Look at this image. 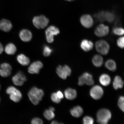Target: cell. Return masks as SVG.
<instances>
[{
  "label": "cell",
  "instance_id": "2",
  "mask_svg": "<svg viewBox=\"0 0 124 124\" xmlns=\"http://www.w3.org/2000/svg\"><path fill=\"white\" fill-rule=\"evenodd\" d=\"M111 117V113L109 110L102 108L99 110L97 113V122L100 124H107Z\"/></svg>",
  "mask_w": 124,
  "mask_h": 124
},
{
  "label": "cell",
  "instance_id": "35",
  "mask_svg": "<svg viewBox=\"0 0 124 124\" xmlns=\"http://www.w3.org/2000/svg\"><path fill=\"white\" fill-rule=\"evenodd\" d=\"M56 94L59 98L61 99V100L63 98L64 96H63V93H62L61 91H57Z\"/></svg>",
  "mask_w": 124,
  "mask_h": 124
},
{
  "label": "cell",
  "instance_id": "11",
  "mask_svg": "<svg viewBox=\"0 0 124 124\" xmlns=\"http://www.w3.org/2000/svg\"><path fill=\"white\" fill-rule=\"evenodd\" d=\"M103 94V91L102 88L100 86L96 85L91 90L90 94L93 99L98 100L101 98Z\"/></svg>",
  "mask_w": 124,
  "mask_h": 124
},
{
  "label": "cell",
  "instance_id": "16",
  "mask_svg": "<svg viewBox=\"0 0 124 124\" xmlns=\"http://www.w3.org/2000/svg\"><path fill=\"white\" fill-rule=\"evenodd\" d=\"M94 46L92 41L87 39H84L80 43L81 49L85 52H88L92 50Z\"/></svg>",
  "mask_w": 124,
  "mask_h": 124
},
{
  "label": "cell",
  "instance_id": "40",
  "mask_svg": "<svg viewBox=\"0 0 124 124\" xmlns=\"http://www.w3.org/2000/svg\"></svg>",
  "mask_w": 124,
  "mask_h": 124
},
{
  "label": "cell",
  "instance_id": "30",
  "mask_svg": "<svg viewBox=\"0 0 124 124\" xmlns=\"http://www.w3.org/2000/svg\"><path fill=\"white\" fill-rule=\"evenodd\" d=\"M51 99L52 101L55 103H59L61 101V99L59 98L56 93H54L51 94Z\"/></svg>",
  "mask_w": 124,
  "mask_h": 124
},
{
  "label": "cell",
  "instance_id": "42",
  "mask_svg": "<svg viewBox=\"0 0 124 124\" xmlns=\"http://www.w3.org/2000/svg\"></svg>",
  "mask_w": 124,
  "mask_h": 124
},
{
  "label": "cell",
  "instance_id": "25",
  "mask_svg": "<svg viewBox=\"0 0 124 124\" xmlns=\"http://www.w3.org/2000/svg\"><path fill=\"white\" fill-rule=\"evenodd\" d=\"M105 66L107 69L110 70L114 71L116 69V65L115 62L112 60H109L105 63Z\"/></svg>",
  "mask_w": 124,
  "mask_h": 124
},
{
  "label": "cell",
  "instance_id": "23",
  "mask_svg": "<svg viewBox=\"0 0 124 124\" xmlns=\"http://www.w3.org/2000/svg\"><path fill=\"white\" fill-rule=\"evenodd\" d=\"M99 80L101 84L103 86H106L110 83L111 79L108 74H103L101 76Z\"/></svg>",
  "mask_w": 124,
  "mask_h": 124
},
{
  "label": "cell",
  "instance_id": "41",
  "mask_svg": "<svg viewBox=\"0 0 124 124\" xmlns=\"http://www.w3.org/2000/svg\"></svg>",
  "mask_w": 124,
  "mask_h": 124
},
{
  "label": "cell",
  "instance_id": "39",
  "mask_svg": "<svg viewBox=\"0 0 124 124\" xmlns=\"http://www.w3.org/2000/svg\"><path fill=\"white\" fill-rule=\"evenodd\" d=\"M67 0L69 1H72L74 0Z\"/></svg>",
  "mask_w": 124,
  "mask_h": 124
},
{
  "label": "cell",
  "instance_id": "9",
  "mask_svg": "<svg viewBox=\"0 0 124 124\" xmlns=\"http://www.w3.org/2000/svg\"><path fill=\"white\" fill-rule=\"evenodd\" d=\"M12 80L15 85L22 86L27 80V78L22 72L19 71L12 77Z\"/></svg>",
  "mask_w": 124,
  "mask_h": 124
},
{
  "label": "cell",
  "instance_id": "17",
  "mask_svg": "<svg viewBox=\"0 0 124 124\" xmlns=\"http://www.w3.org/2000/svg\"><path fill=\"white\" fill-rule=\"evenodd\" d=\"M103 17L104 21L112 23L115 21L116 16L112 12L103 11Z\"/></svg>",
  "mask_w": 124,
  "mask_h": 124
},
{
  "label": "cell",
  "instance_id": "37",
  "mask_svg": "<svg viewBox=\"0 0 124 124\" xmlns=\"http://www.w3.org/2000/svg\"><path fill=\"white\" fill-rule=\"evenodd\" d=\"M51 124H62V123H58V122L57 121H56L54 120L51 123Z\"/></svg>",
  "mask_w": 124,
  "mask_h": 124
},
{
  "label": "cell",
  "instance_id": "32",
  "mask_svg": "<svg viewBox=\"0 0 124 124\" xmlns=\"http://www.w3.org/2000/svg\"><path fill=\"white\" fill-rule=\"evenodd\" d=\"M117 44L118 46L121 48H124V37L122 36L118 39Z\"/></svg>",
  "mask_w": 124,
  "mask_h": 124
},
{
  "label": "cell",
  "instance_id": "5",
  "mask_svg": "<svg viewBox=\"0 0 124 124\" xmlns=\"http://www.w3.org/2000/svg\"><path fill=\"white\" fill-rule=\"evenodd\" d=\"M95 46L97 52L103 55L107 54L109 50V44L104 40H100L95 43Z\"/></svg>",
  "mask_w": 124,
  "mask_h": 124
},
{
  "label": "cell",
  "instance_id": "10",
  "mask_svg": "<svg viewBox=\"0 0 124 124\" xmlns=\"http://www.w3.org/2000/svg\"><path fill=\"white\" fill-rule=\"evenodd\" d=\"M109 32V28L108 26L103 24H100L96 28L94 33L97 37H104L108 35Z\"/></svg>",
  "mask_w": 124,
  "mask_h": 124
},
{
  "label": "cell",
  "instance_id": "36",
  "mask_svg": "<svg viewBox=\"0 0 124 124\" xmlns=\"http://www.w3.org/2000/svg\"><path fill=\"white\" fill-rule=\"evenodd\" d=\"M4 48L2 44L0 43V55L3 52Z\"/></svg>",
  "mask_w": 124,
  "mask_h": 124
},
{
  "label": "cell",
  "instance_id": "3",
  "mask_svg": "<svg viewBox=\"0 0 124 124\" xmlns=\"http://www.w3.org/2000/svg\"><path fill=\"white\" fill-rule=\"evenodd\" d=\"M6 93L10 95V100L16 103L20 101L22 97L21 92L13 86L9 87L6 90Z\"/></svg>",
  "mask_w": 124,
  "mask_h": 124
},
{
  "label": "cell",
  "instance_id": "13",
  "mask_svg": "<svg viewBox=\"0 0 124 124\" xmlns=\"http://www.w3.org/2000/svg\"><path fill=\"white\" fill-rule=\"evenodd\" d=\"M43 63L41 62H34L29 67L28 71L31 74H38L39 73L40 70L43 68Z\"/></svg>",
  "mask_w": 124,
  "mask_h": 124
},
{
  "label": "cell",
  "instance_id": "19",
  "mask_svg": "<svg viewBox=\"0 0 124 124\" xmlns=\"http://www.w3.org/2000/svg\"><path fill=\"white\" fill-rule=\"evenodd\" d=\"M17 60L20 64L23 66H27L30 63L29 58L23 54L18 55L17 57Z\"/></svg>",
  "mask_w": 124,
  "mask_h": 124
},
{
  "label": "cell",
  "instance_id": "22",
  "mask_svg": "<svg viewBox=\"0 0 124 124\" xmlns=\"http://www.w3.org/2000/svg\"><path fill=\"white\" fill-rule=\"evenodd\" d=\"M124 82L121 78L119 76H116L115 78L113 83V86L115 89L117 90L123 88Z\"/></svg>",
  "mask_w": 124,
  "mask_h": 124
},
{
  "label": "cell",
  "instance_id": "24",
  "mask_svg": "<svg viewBox=\"0 0 124 124\" xmlns=\"http://www.w3.org/2000/svg\"><path fill=\"white\" fill-rule=\"evenodd\" d=\"M92 62L93 64L95 66L98 67H100L103 64V57L100 55H96L93 57Z\"/></svg>",
  "mask_w": 124,
  "mask_h": 124
},
{
  "label": "cell",
  "instance_id": "8",
  "mask_svg": "<svg viewBox=\"0 0 124 124\" xmlns=\"http://www.w3.org/2000/svg\"><path fill=\"white\" fill-rule=\"evenodd\" d=\"M78 84L80 86L86 84L89 86H91L94 84V81L93 77L91 74L86 72L79 77Z\"/></svg>",
  "mask_w": 124,
  "mask_h": 124
},
{
  "label": "cell",
  "instance_id": "38",
  "mask_svg": "<svg viewBox=\"0 0 124 124\" xmlns=\"http://www.w3.org/2000/svg\"><path fill=\"white\" fill-rule=\"evenodd\" d=\"M49 109L53 111H54L55 110V108H54L53 107H50L49 108Z\"/></svg>",
  "mask_w": 124,
  "mask_h": 124
},
{
  "label": "cell",
  "instance_id": "34",
  "mask_svg": "<svg viewBox=\"0 0 124 124\" xmlns=\"http://www.w3.org/2000/svg\"><path fill=\"white\" fill-rule=\"evenodd\" d=\"M32 124H42L43 121L41 119L38 117H35L32 119L31 121Z\"/></svg>",
  "mask_w": 124,
  "mask_h": 124
},
{
  "label": "cell",
  "instance_id": "21",
  "mask_svg": "<svg viewBox=\"0 0 124 124\" xmlns=\"http://www.w3.org/2000/svg\"><path fill=\"white\" fill-rule=\"evenodd\" d=\"M83 112V109L81 107L77 106L71 109L70 113L73 117L78 118L81 116Z\"/></svg>",
  "mask_w": 124,
  "mask_h": 124
},
{
  "label": "cell",
  "instance_id": "12",
  "mask_svg": "<svg viewBox=\"0 0 124 124\" xmlns=\"http://www.w3.org/2000/svg\"><path fill=\"white\" fill-rule=\"evenodd\" d=\"M80 23L84 27L90 28L92 27L94 21L92 17L89 15H84L80 18Z\"/></svg>",
  "mask_w": 124,
  "mask_h": 124
},
{
  "label": "cell",
  "instance_id": "29",
  "mask_svg": "<svg viewBox=\"0 0 124 124\" xmlns=\"http://www.w3.org/2000/svg\"><path fill=\"white\" fill-rule=\"evenodd\" d=\"M52 51V49L49 46H45L43 49V55L45 56H49L50 55Z\"/></svg>",
  "mask_w": 124,
  "mask_h": 124
},
{
  "label": "cell",
  "instance_id": "28",
  "mask_svg": "<svg viewBox=\"0 0 124 124\" xmlns=\"http://www.w3.org/2000/svg\"><path fill=\"white\" fill-rule=\"evenodd\" d=\"M113 32L115 35L122 36L124 35V29L121 27H115L113 29Z\"/></svg>",
  "mask_w": 124,
  "mask_h": 124
},
{
  "label": "cell",
  "instance_id": "31",
  "mask_svg": "<svg viewBox=\"0 0 124 124\" xmlns=\"http://www.w3.org/2000/svg\"><path fill=\"white\" fill-rule=\"evenodd\" d=\"M83 124H93L94 123L93 119L90 116H86L84 117L83 120Z\"/></svg>",
  "mask_w": 124,
  "mask_h": 124
},
{
  "label": "cell",
  "instance_id": "14",
  "mask_svg": "<svg viewBox=\"0 0 124 124\" xmlns=\"http://www.w3.org/2000/svg\"><path fill=\"white\" fill-rule=\"evenodd\" d=\"M19 37L23 41L28 42L31 41L32 37L31 32L27 29H23L20 31Z\"/></svg>",
  "mask_w": 124,
  "mask_h": 124
},
{
  "label": "cell",
  "instance_id": "33",
  "mask_svg": "<svg viewBox=\"0 0 124 124\" xmlns=\"http://www.w3.org/2000/svg\"><path fill=\"white\" fill-rule=\"evenodd\" d=\"M118 105L120 109L124 112V97L121 96L119 98Z\"/></svg>",
  "mask_w": 124,
  "mask_h": 124
},
{
  "label": "cell",
  "instance_id": "26",
  "mask_svg": "<svg viewBox=\"0 0 124 124\" xmlns=\"http://www.w3.org/2000/svg\"><path fill=\"white\" fill-rule=\"evenodd\" d=\"M43 115L45 118L48 120H52L55 117L54 111L49 109H46L44 111Z\"/></svg>",
  "mask_w": 124,
  "mask_h": 124
},
{
  "label": "cell",
  "instance_id": "6",
  "mask_svg": "<svg viewBox=\"0 0 124 124\" xmlns=\"http://www.w3.org/2000/svg\"><path fill=\"white\" fill-rule=\"evenodd\" d=\"M45 33L46 41L48 42L52 43L54 41V36L58 34L60 31L58 28L51 26L46 29Z\"/></svg>",
  "mask_w": 124,
  "mask_h": 124
},
{
  "label": "cell",
  "instance_id": "18",
  "mask_svg": "<svg viewBox=\"0 0 124 124\" xmlns=\"http://www.w3.org/2000/svg\"><path fill=\"white\" fill-rule=\"evenodd\" d=\"M77 92L76 90L71 88H68L64 91V95L66 98L69 100H73L77 96Z\"/></svg>",
  "mask_w": 124,
  "mask_h": 124
},
{
  "label": "cell",
  "instance_id": "20",
  "mask_svg": "<svg viewBox=\"0 0 124 124\" xmlns=\"http://www.w3.org/2000/svg\"><path fill=\"white\" fill-rule=\"evenodd\" d=\"M6 53L8 55H13L16 52V46L13 43H10L6 46L4 49Z\"/></svg>",
  "mask_w": 124,
  "mask_h": 124
},
{
  "label": "cell",
  "instance_id": "15",
  "mask_svg": "<svg viewBox=\"0 0 124 124\" xmlns=\"http://www.w3.org/2000/svg\"><path fill=\"white\" fill-rule=\"evenodd\" d=\"M12 25L11 22L9 20L3 19L0 21V29L5 32H8L12 29Z\"/></svg>",
  "mask_w": 124,
  "mask_h": 124
},
{
  "label": "cell",
  "instance_id": "27",
  "mask_svg": "<svg viewBox=\"0 0 124 124\" xmlns=\"http://www.w3.org/2000/svg\"><path fill=\"white\" fill-rule=\"evenodd\" d=\"M12 70L7 68L0 67V75L3 77L10 76L11 74Z\"/></svg>",
  "mask_w": 124,
  "mask_h": 124
},
{
  "label": "cell",
  "instance_id": "7",
  "mask_svg": "<svg viewBox=\"0 0 124 124\" xmlns=\"http://www.w3.org/2000/svg\"><path fill=\"white\" fill-rule=\"evenodd\" d=\"M56 73L60 78L65 80L70 75L71 70L69 67L66 65L63 66L59 65L57 68Z\"/></svg>",
  "mask_w": 124,
  "mask_h": 124
},
{
  "label": "cell",
  "instance_id": "1",
  "mask_svg": "<svg viewBox=\"0 0 124 124\" xmlns=\"http://www.w3.org/2000/svg\"><path fill=\"white\" fill-rule=\"evenodd\" d=\"M44 95L43 90L34 87L29 91L28 96L31 102L34 105H38Z\"/></svg>",
  "mask_w": 124,
  "mask_h": 124
},
{
  "label": "cell",
  "instance_id": "4",
  "mask_svg": "<svg viewBox=\"0 0 124 124\" xmlns=\"http://www.w3.org/2000/svg\"><path fill=\"white\" fill-rule=\"evenodd\" d=\"M33 24L38 29H43L47 26L49 23V20L43 15L35 16L32 21Z\"/></svg>",
  "mask_w": 124,
  "mask_h": 124
}]
</instances>
